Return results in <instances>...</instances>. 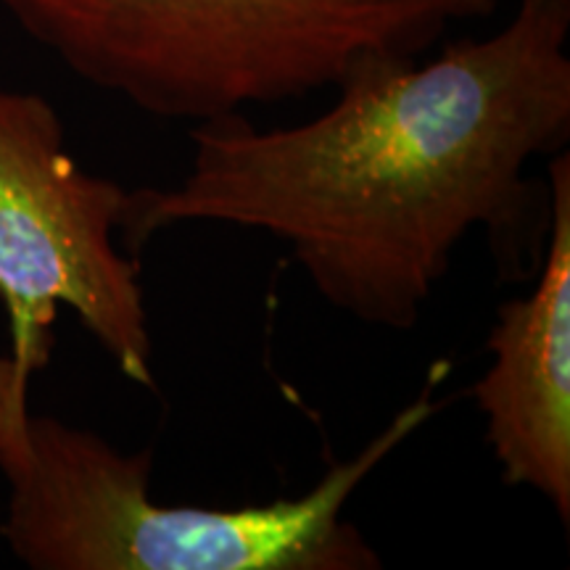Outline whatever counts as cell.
<instances>
[{
  "label": "cell",
  "mask_w": 570,
  "mask_h": 570,
  "mask_svg": "<svg viewBox=\"0 0 570 570\" xmlns=\"http://www.w3.org/2000/svg\"><path fill=\"white\" fill-rule=\"evenodd\" d=\"M127 198L75 161L40 92L0 88V298L27 383L51 362L67 306L127 381L156 389L140 262L117 244Z\"/></svg>",
  "instance_id": "4"
},
{
  "label": "cell",
  "mask_w": 570,
  "mask_h": 570,
  "mask_svg": "<svg viewBox=\"0 0 570 570\" xmlns=\"http://www.w3.org/2000/svg\"><path fill=\"white\" fill-rule=\"evenodd\" d=\"M444 375L431 367L407 407L306 494L246 508L156 502L148 449L122 452L101 433L30 412L0 458L9 483L0 537L32 570H377L381 554L344 512L441 410Z\"/></svg>",
  "instance_id": "2"
},
{
  "label": "cell",
  "mask_w": 570,
  "mask_h": 570,
  "mask_svg": "<svg viewBox=\"0 0 570 570\" xmlns=\"http://www.w3.org/2000/svg\"><path fill=\"white\" fill-rule=\"evenodd\" d=\"M568 32V0H520L489 38L356 69L302 125L198 122L183 180L130 190L119 233L130 248L188 223L265 233L325 304L386 331L420 323L475 230L504 273L537 275L550 188L531 164L570 140Z\"/></svg>",
  "instance_id": "1"
},
{
  "label": "cell",
  "mask_w": 570,
  "mask_h": 570,
  "mask_svg": "<svg viewBox=\"0 0 570 570\" xmlns=\"http://www.w3.org/2000/svg\"><path fill=\"white\" fill-rule=\"evenodd\" d=\"M550 227L537 283L499 306L491 365L473 386L508 487L544 497L570 523V156H550Z\"/></svg>",
  "instance_id": "5"
},
{
  "label": "cell",
  "mask_w": 570,
  "mask_h": 570,
  "mask_svg": "<svg viewBox=\"0 0 570 570\" xmlns=\"http://www.w3.org/2000/svg\"><path fill=\"white\" fill-rule=\"evenodd\" d=\"M30 417V383L19 375L11 354L0 352V458L13 446Z\"/></svg>",
  "instance_id": "6"
},
{
  "label": "cell",
  "mask_w": 570,
  "mask_h": 570,
  "mask_svg": "<svg viewBox=\"0 0 570 570\" xmlns=\"http://www.w3.org/2000/svg\"><path fill=\"white\" fill-rule=\"evenodd\" d=\"M67 67L159 119L212 122L417 61L494 0H0Z\"/></svg>",
  "instance_id": "3"
}]
</instances>
